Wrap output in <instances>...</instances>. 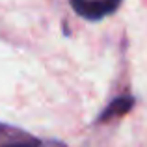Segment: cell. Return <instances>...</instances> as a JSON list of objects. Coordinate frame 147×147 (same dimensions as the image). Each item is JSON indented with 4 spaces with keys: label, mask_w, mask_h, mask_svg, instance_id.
<instances>
[{
    "label": "cell",
    "mask_w": 147,
    "mask_h": 147,
    "mask_svg": "<svg viewBox=\"0 0 147 147\" xmlns=\"http://www.w3.org/2000/svg\"><path fill=\"white\" fill-rule=\"evenodd\" d=\"M121 0H71V6L80 17L88 21H99L106 15L114 13Z\"/></svg>",
    "instance_id": "obj_1"
},
{
    "label": "cell",
    "mask_w": 147,
    "mask_h": 147,
    "mask_svg": "<svg viewBox=\"0 0 147 147\" xmlns=\"http://www.w3.org/2000/svg\"><path fill=\"white\" fill-rule=\"evenodd\" d=\"M134 106V97L132 95H123V97H117L114 99L99 115V121L104 123V121H110L114 117H121V115L129 114Z\"/></svg>",
    "instance_id": "obj_2"
},
{
    "label": "cell",
    "mask_w": 147,
    "mask_h": 147,
    "mask_svg": "<svg viewBox=\"0 0 147 147\" xmlns=\"http://www.w3.org/2000/svg\"><path fill=\"white\" fill-rule=\"evenodd\" d=\"M0 147H45V145H43L41 140L30 136L28 132L17 130L13 136H9L6 142H2ZM52 147H63V145H61V144H52Z\"/></svg>",
    "instance_id": "obj_3"
}]
</instances>
